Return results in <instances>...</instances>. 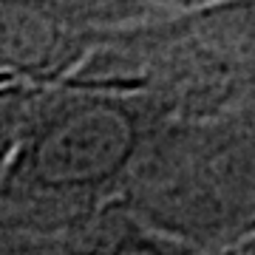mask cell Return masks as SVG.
<instances>
[{
    "label": "cell",
    "instance_id": "obj_1",
    "mask_svg": "<svg viewBox=\"0 0 255 255\" xmlns=\"http://www.w3.org/2000/svg\"><path fill=\"white\" fill-rule=\"evenodd\" d=\"M117 159L114 122L100 111L68 108L28 145L23 170L43 190H71L97 182Z\"/></svg>",
    "mask_w": 255,
    "mask_h": 255
}]
</instances>
